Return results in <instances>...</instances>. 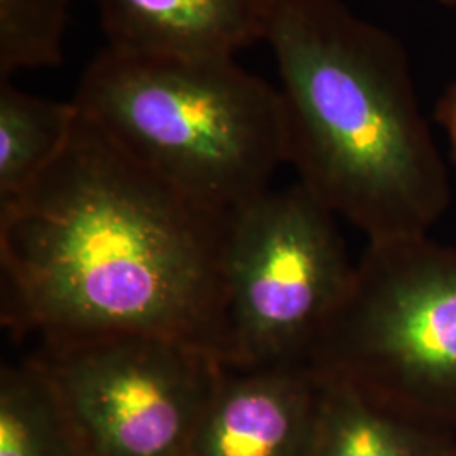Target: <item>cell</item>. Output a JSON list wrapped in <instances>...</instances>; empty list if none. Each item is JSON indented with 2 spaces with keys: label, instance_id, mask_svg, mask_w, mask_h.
Here are the masks:
<instances>
[{
  "label": "cell",
  "instance_id": "1",
  "mask_svg": "<svg viewBox=\"0 0 456 456\" xmlns=\"http://www.w3.org/2000/svg\"><path fill=\"white\" fill-rule=\"evenodd\" d=\"M228 218L78 112L60 158L0 208L2 325L39 346L151 335L222 360Z\"/></svg>",
  "mask_w": 456,
  "mask_h": 456
},
{
  "label": "cell",
  "instance_id": "2",
  "mask_svg": "<svg viewBox=\"0 0 456 456\" xmlns=\"http://www.w3.org/2000/svg\"><path fill=\"white\" fill-rule=\"evenodd\" d=\"M264 41L297 183L369 242L429 235L450 180L403 43L343 0H273Z\"/></svg>",
  "mask_w": 456,
  "mask_h": 456
},
{
  "label": "cell",
  "instance_id": "3",
  "mask_svg": "<svg viewBox=\"0 0 456 456\" xmlns=\"http://www.w3.org/2000/svg\"><path fill=\"white\" fill-rule=\"evenodd\" d=\"M71 102L135 163L215 212L269 191L288 164L281 92L235 58L105 46Z\"/></svg>",
  "mask_w": 456,
  "mask_h": 456
},
{
  "label": "cell",
  "instance_id": "4",
  "mask_svg": "<svg viewBox=\"0 0 456 456\" xmlns=\"http://www.w3.org/2000/svg\"><path fill=\"white\" fill-rule=\"evenodd\" d=\"M308 363L456 436V250L429 235L369 242Z\"/></svg>",
  "mask_w": 456,
  "mask_h": 456
},
{
  "label": "cell",
  "instance_id": "5",
  "mask_svg": "<svg viewBox=\"0 0 456 456\" xmlns=\"http://www.w3.org/2000/svg\"><path fill=\"white\" fill-rule=\"evenodd\" d=\"M354 273L337 216L299 183L230 213L224 367L308 362Z\"/></svg>",
  "mask_w": 456,
  "mask_h": 456
},
{
  "label": "cell",
  "instance_id": "6",
  "mask_svg": "<svg viewBox=\"0 0 456 456\" xmlns=\"http://www.w3.org/2000/svg\"><path fill=\"white\" fill-rule=\"evenodd\" d=\"M83 456H188L225 367L190 343L120 335L39 346Z\"/></svg>",
  "mask_w": 456,
  "mask_h": 456
},
{
  "label": "cell",
  "instance_id": "7",
  "mask_svg": "<svg viewBox=\"0 0 456 456\" xmlns=\"http://www.w3.org/2000/svg\"><path fill=\"white\" fill-rule=\"evenodd\" d=\"M323 387L308 362L225 369L188 456H310Z\"/></svg>",
  "mask_w": 456,
  "mask_h": 456
},
{
  "label": "cell",
  "instance_id": "8",
  "mask_svg": "<svg viewBox=\"0 0 456 456\" xmlns=\"http://www.w3.org/2000/svg\"><path fill=\"white\" fill-rule=\"evenodd\" d=\"M107 46L154 56L235 58L265 39L273 0H94Z\"/></svg>",
  "mask_w": 456,
  "mask_h": 456
},
{
  "label": "cell",
  "instance_id": "9",
  "mask_svg": "<svg viewBox=\"0 0 456 456\" xmlns=\"http://www.w3.org/2000/svg\"><path fill=\"white\" fill-rule=\"evenodd\" d=\"M323 377V375H322ZM310 456H448L456 436L325 379Z\"/></svg>",
  "mask_w": 456,
  "mask_h": 456
},
{
  "label": "cell",
  "instance_id": "10",
  "mask_svg": "<svg viewBox=\"0 0 456 456\" xmlns=\"http://www.w3.org/2000/svg\"><path fill=\"white\" fill-rule=\"evenodd\" d=\"M78 110L0 82V208L26 195L63 152Z\"/></svg>",
  "mask_w": 456,
  "mask_h": 456
},
{
  "label": "cell",
  "instance_id": "11",
  "mask_svg": "<svg viewBox=\"0 0 456 456\" xmlns=\"http://www.w3.org/2000/svg\"><path fill=\"white\" fill-rule=\"evenodd\" d=\"M0 456H83L65 403L34 355L2 365Z\"/></svg>",
  "mask_w": 456,
  "mask_h": 456
},
{
  "label": "cell",
  "instance_id": "12",
  "mask_svg": "<svg viewBox=\"0 0 456 456\" xmlns=\"http://www.w3.org/2000/svg\"><path fill=\"white\" fill-rule=\"evenodd\" d=\"M73 4L75 0H0V82L22 69L63 63Z\"/></svg>",
  "mask_w": 456,
  "mask_h": 456
},
{
  "label": "cell",
  "instance_id": "13",
  "mask_svg": "<svg viewBox=\"0 0 456 456\" xmlns=\"http://www.w3.org/2000/svg\"><path fill=\"white\" fill-rule=\"evenodd\" d=\"M436 120L446 132L452 154L456 159V80L444 90L436 103Z\"/></svg>",
  "mask_w": 456,
  "mask_h": 456
},
{
  "label": "cell",
  "instance_id": "14",
  "mask_svg": "<svg viewBox=\"0 0 456 456\" xmlns=\"http://www.w3.org/2000/svg\"><path fill=\"white\" fill-rule=\"evenodd\" d=\"M436 2H440L443 5H448V7H456V0H436Z\"/></svg>",
  "mask_w": 456,
  "mask_h": 456
},
{
  "label": "cell",
  "instance_id": "15",
  "mask_svg": "<svg viewBox=\"0 0 456 456\" xmlns=\"http://www.w3.org/2000/svg\"><path fill=\"white\" fill-rule=\"evenodd\" d=\"M448 456H456V446L453 448V452H452V453H450Z\"/></svg>",
  "mask_w": 456,
  "mask_h": 456
}]
</instances>
